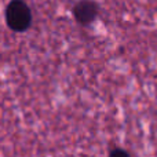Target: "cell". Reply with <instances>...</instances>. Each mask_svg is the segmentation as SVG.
Segmentation results:
<instances>
[{
	"mask_svg": "<svg viewBox=\"0 0 157 157\" xmlns=\"http://www.w3.org/2000/svg\"><path fill=\"white\" fill-rule=\"evenodd\" d=\"M7 25L15 32H24L32 24V11L24 0H11L6 10Z\"/></svg>",
	"mask_w": 157,
	"mask_h": 157,
	"instance_id": "obj_1",
	"label": "cell"
},
{
	"mask_svg": "<svg viewBox=\"0 0 157 157\" xmlns=\"http://www.w3.org/2000/svg\"><path fill=\"white\" fill-rule=\"evenodd\" d=\"M98 4L92 0H80L73 7V15L80 25L86 26L95 21L98 17Z\"/></svg>",
	"mask_w": 157,
	"mask_h": 157,
	"instance_id": "obj_2",
	"label": "cell"
},
{
	"mask_svg": "<svg viewBox=\"0 0 157 157\" xmlns=\"http://www.w3.org/2000/svg\"><path fill=\"white\" fill-rule=\"evenodd\" d=\"M109 157H130V155H128L125 150H123V149H116V150H113V152L110 153V156Z\"/></svg>",
	"mask_w": 157,
	"mask_h": 157,
	"instance_id": "obj_3",
	"label": "cell"
}]
</instances>
